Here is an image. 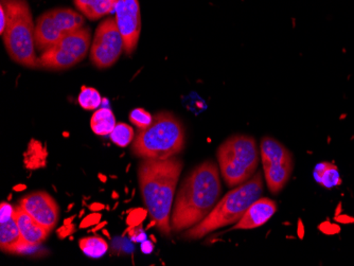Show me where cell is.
I'll return each instance as SVG.
<instances>
[{
    "label": "cell",
    "instance_id": "obj_1",
    "mask_svg": "<svg viewBox=\"0 0 354 266\" xmlns=\"http://www.w3.org/2000/svg\"><path fill=\"white\" fill-rule=\"evenodd\" d=\"M221 192L216 164L207 160L193 169L177 192L171 218L172 231L180 232L198 225L216 207Z\"/></svg>",
    "mask_w": 354,
    "mask_h": 266
},
{
    "label": "cell",
    "instance_id": "obj_2",
    "mask_svg": "<svg viewBox=\"0 0 354 266\" xmlns=\"http://www.w3.org/2000/svg\"><path fill=\"white\" fill-rule=\"evenodd\" d=\"M183 170L178 158L145 160L138 168L139 186L149 216L164 236L170 237L171 211L176 184Z\"/></svg>",
    "mask_w": 354,
    "mask_h": 266
},
{
    "label": "cell",
    "instance_id": "obj_3",
    "mask_svg": "<svg viewBox=\"0 0 354 266\" xmlns=\"http://www.w3.org/2000/svg\"><path fill=\"white\" fill-rule=\"evenodd\" d=\"M263 178L261 172H257L248 182L236 186L228 192L212 212L198 225L189 228L183 238L186 240L202 239L206 234L222 227L238 223L246 210L261 198L263 193Z\"/></svg>",
    "mask_w": 354,
    "mask_h": 266
},
{
    "label": "cell",
    "instance_id": "obj_4",
    "mask_svg": "<svg viewBox=\"0 0 354 266\" xmlns=\"http://www.w3.org/2000/svg\"><path fill=\"white\" fill-rule=\"evenodd\" d=\"M185 146V129L172 113H157L148 128L139 130L133 153L143 160L174 158Z\"/></svg>",
    "mask_w": 354,
    "mask_h": 266
},
{
    "label": "cell",
    "instance_id": "obj_5",
    "mask_svg": "<svg viewBox=\"0 0 354 266\" xmlns=\"http://www.w3.org/2000/svg\"><path fill=\"white\" fill-rule=\"evenodd\" d=\"M1 1L8 17L7 26L1 35L8 55L21 66L41 68L35 55V26L29 5L26 0Z\"/></svg>",
    "mask_w": 354,
    "mask_h": 266
},
{
    "label": "cell",
    "instance_id": "obj_6",
    "mask_svg": "<svg viewBox=\"0 0 354 266\" xmlns=\"http://www.w3.org/2000/svg\"><path fill=\"white\" fill-rule=\"evenodd\" d=\"M218 167L225 182L240 186L254 176L259 164L256 140L245 135H234L221 144L218 150Z\"/></svg>",
    "mask_w": 354,
    "mask_h": 266
},
{
    "label": "cell",
    "instance_id": "obj_7",
    "mask_svg": "<svg viewBox=\"0 0 354 266\" xmlns=\"http://www.w3.org/2000/svg\"><path fill=\"white\" fill-rule=\"evenodd\" d=\"M91 48V31L83 27L69 33L46 49L39 57V67L49 70H64L79 64Z\"/></svg>",
    "mask_w": 354,
    "mask_h": 266
},
{
    "label": "cell",
    "instance_id": "obj_8",
    "mask_svg": "<svg viewBox=\"0 0 354 266\" xmlns=\"http://www.w3.org/2000/svg\"><path fill=\"white\" fill-rule=\"evenodd\" d=\"M81 14L69 8H55L41 14L35 25V46L45 51L69 33L84 27Z\"/></svg>",
    "mask_w": 354,
    "mask_h": 266
},
{
    "label": "cell",
    "instance_id": "obj_9",
    "mask_svg": "<svg viewBox=\"0 0 354 266\" xmlns=\"http://www.w3.org/2000/svg\"><path fill=\"white\" fill-rule=\"evenodd\" d=\"M260 150L268 189L272 193H278L291 178L294 170L293 155L281 142L272 137L262 139Z\"/></svg>",
    "mask_w": 354,
    "mask_h": 266
},
{
    "label": "cell",
    "instance_id": "obj_10",
    "mask_svg": "<svg viewBox=\"0 0 354 266\" xmlns=\"http://www.w3.org/2000/svg\"><path fill=\"white\" fill-rule=\"evenodd\" d=\"M124 51V41L114 17L101 21L91 47V61L98 69H106L118 61Z\"/></svg>",
    "mask_w": 354,
    "mask_h": 266
},
{
    "label": "cell",
    "instance_id": "obj_11",
    "mask_svg": "<svg viewBox=\"0 0 354 266\" xmlns=\"http://www.w3.org/2000/svg\"><path fill=\"white\" fill-rule=\"evenodd\" d=\"M117 26L124 41V53L132 55L136 50L141 32L139 0H117L115 3Z\"/></svg>",
    "mask_w": 354,
    "mask_h": 266
},
{
    "label": "cell",
    "instance_id": "obj_12",
    "mask_svg": "<svg viewBox=\"0 0 354 266\" xmlns=\"http://www.w3.org/2000/svg\"><path fill=\"white\" fill-rule=\"evenodd\" d=\"M19 206L48 231L55 229L59 221V205L50 194L33 192L24 198Z\"/></svg>",
    "mask_w": 354,
    "mask_h": 266
},
{
    "label": "cell",
    "instance_id": "obj_13",
    "mask_svg": "<svg viewBox=\"0 0 354 266\" xmlns=\"http://www.w3.org/2000/svg\"><path fill=\"white\" fill-rule=\"evenodd\" d=\"M277 211V205L268 198H260L246 210L232 230H250L264 225Z\"/></svg>",
    "mask_w": 354,
    "mask_h": 266
},
{
    "label": "cell",
    "instance_id": "obj_14",
    "mask_svg": "<svg viewBox=\"0 0 354 266\" xmlns=\"http://www.w3.org/2000/svg\"><path fill=\"white\" fill-rule=\"evenodd\" d=\"M13 216L21 230L26 249L41 245L47 239L48 234H50V231H48L41 224L37 223L21 206L14 208Z\"/></svg>",
    "mask_w": 354,
    "mask_h": 266
},
{
    "label": "cell",
    "instance_id": "obj_15",
    "mask_svg": "<svg viewBox=\"0 0 354 266\" xmlns=\"http://www.w3.org/2000/svg\"><path fill=\"white\" fill-rule=\"evenodd\" d=\"M0 247L8 254H21L27 250L21 238V230L13 216L8 218L7 221L1 222Z\"/></svg>",
    "mask_w": 354,
    "mask_h": 266
},
{
    "label": "cell",
    "instance_id": "obj_16",
    "mask_svg": "<svg viewBox=\"0 0 354 266\" xmlns=\"http://www.w3.org/2000/svg\"><path fill=\"white\" fill-rule=\"evenodd\" d=\"M75 8L91 21L102 19L114 11L115 3L111 0H73Z\"/></svg>",
    "mask_w": 354,
    "mask_h": 266
},
{
    "label": "cell",
    "instance_id": "obj_17",
    "mask_svg": "<svg viewBox=\"0 0 354 266\" xmlns=\"http://www.w3.org/2000/svg\"><path fill=\"white\" fill-rule=\"evenodd\" d=\"M116 118L111 109H97L91 119V128L99 136H109L116 126Z\"/></svg>",
    "mask_w": 354,
    "mask_h": 266
},
{
    "label": "cell",
    "instance_id": "obj_18",
    "mask_svg": "<svg viewBox=\"0 0 354 266\" xmlns=\"http://www.w3.org/2000/svg\"><path fill=\"white\" fill-rule=\"evenodd\" d=\"M314 176L325 188H333L341 184L339 169L330 162H322L316 167Z\"/></svg>",
    "mask_w": 354,
    "mask_h": 266
},
{
    "label": "cell",
    "instance_id": "obj_19",
    "mask_svg": "<svg viewBox=\"0 0 354 266\" xmlns=\"http://www.w3.org/2000/svg\"><path fill=\"white\" fill-rule=\"evenodd\" d=\"M80 248L91 258H101L109 250V244L100 237L83 238L80 240Z\"/></svg>",
    "mask_w": 354,
    "mask_h": 266
},
{
    "label": "cell",
    "instance_id": "obj_20",
    "mask_svg": "<svg viewBox=\"0 0 354 266\" xmlns=\"http://www.w3.org/2000/svg\"><path fill=\"white\" fill-rule=\"evenodd\" d=\"M79 104L86 111H95L102 103L100 93L93 87L83 86L80 93Z\"/></svg>",
    "mask_w": 354,
    "mask_h": 266
},
{
    "label": "cell",
    "instance_id": "obj_21",
    "mask_svg": "<svg viewBox=\"0 0 354 266\" xmlns=\"http://www.w3.org/2000/svg\"><path fill=\"white\" fill-rule=\"evenodd\" d=\"M109 137H111V142H114L116 146L125 148L133 142L134 131L127 123H117Z\"/></svg>",
    "mask_w": 354,
    "mask_h": 266
},
{
    "label": "cell",
    "instance_id": "obj_22",
    "mask_svg": "<svg viewBox=\"0 0 354 266\" xmlns=\"http://www.w3.org/2000/svg\"><path fill=\"white\" fill-rule=\"evenodd\" d=\"M130 120L139 130H145L152 123L153 116L146 109L135 108L131 112Z\"/></svg>",
    "mask_w": 354,
    "mask_h": 266
},
{
    "label": "cell",
    "instance_id": "obj_23",
    "mask_svg": "<svg viewBox=\"0 0 354 266\" xmlns=\"http://www.w3.org/2000/svg\"><path fill=\"white\" fill-rule=\"evenodd\" d=\"M101 221V214L98 213V212H95V213L89 214L86 218L83 220L82 223L80 225L81 228H88L91 226L95 225V224L100 223Z\"/></svg>",
    "mask_w": 354,
    "mask_h": 266
},
{
    "label": "cell",
    "instance_id": "obj_24",
    "mask_svg": "<svg viewBox=\"0 0 354 266\" xmlns=\"http://www.w3.org/2000/svg\"><path fill=\"white\" fill-rule=\"evenodd\" d=\"M0 19H0V35H3L8 23L7 11H6L5 5H3V1H1V5H0Z\"/></svg>",
    "mask_w": 354,
    "mask_h": 266
},
{
    "label": "cell",
    "instance_id": "obj_25",
    "mask_svg": "<svg viewBox=\"0 0 354 266\" xmlns=\"http://www.w3.org/2000/svg\"><path fill=\"white\" fill-rule=\"evenodd\" d=\"M14 209L8 202L1 204V222L7 221L8 218L13 216Z\"/></svg>",
    "mask_w": 354,
    "mask_h": 266
},
{
    "label": "cell",
    "instance_id": "obj_26",
    "mask_svg": "<svg viewBox=\"0 0 354 266\" xmlns=\"http://www.w3.org/2000/svg\"><path fill=\"white\" fill-rule=\"evenodd\" d=\"M102 209H104V205H103V204H99V202H95V204L91 206V210L95 212L100 211V210Z\"/></svg>",
    "mask_w": 354,
    "mask_h": 266
},
{
    "label": "cell",
    "instance_id": "obj_27",
    "mask_svg": "<svg viewBox=\"0 0 354 266\" xmlns=\"http://www.w3.org/2000/svg\"><path fill=\"white\" fill-rule=\"evenodd\" d=\"M111 1H114V3H116L117 0H111Z\"/></svg>",
    "mask_w": 354,
    "mask_h": 266
}]
</instances>
